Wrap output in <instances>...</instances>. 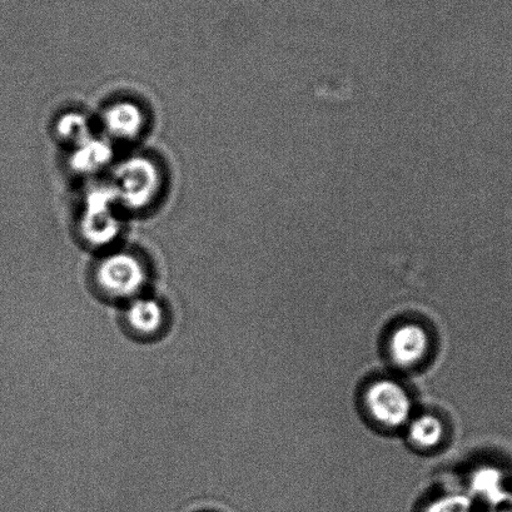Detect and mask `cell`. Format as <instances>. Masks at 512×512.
<instances>
[{
  "label": "cell",
  "mask_w": 512,
  "mask_h": 512,
  "mask_svg": "<svg viewBox=\"0 0 512 512\" xmlns=\"http://www.w3.org/2000/svg\"><path fill=\"white\" fill-rule=\"evenodd\" d=\"M366 405L374 419L387 427H401L410 421L411 397L394 380L374 382L366 392Z\"/></svg>",
  "instance_id": "6da1fadb"
},
{
  "label": "cell",
  "mask_w": 512,
  "mask_h": 512,
  "mask_svg": "<svg viewBox=\"0 0 512 512\" xmlns=\"http://www.w3.org/2000/svg\"><path fill=\"white\" fill-rule=\"evenodd\" d=\"M103 288L114 296L132 297L137 295L144 283V273L136 261L127 257L112 258L104 263L99 272Z\"/></svg>",
  "instance_id": "7a4b0ae2"
},
{
  "label": "cell",
  "mask_w": 512,
  "mask_h": 512,
  "mask_svg": "<svg viewBox=\"0 0 512 512\" xmlns=\"http://www.w3.org/2000/svg\"><path fill=\"white\" fill-rule=\"evenodd\" d=\"M128 321L134 330L146 333H154L161 328L163 323V310L156 300L139 298L134 300L128 308Z\"/></svg>",
  "instance_id": "277c9868"
},
{
  "label": "cell",
  "mask_w": 512,
  "mask_h": 512,
  "mask_svg": "<svg viewBox=\"0 0 512 512\" xmlns=\"http://www.w3.org/2000/svg\"><path fill=\"white\" fill-rule=\"evenodd\" d=\"M409 436L415 445L422 449H432L440 444L444 437V425L432 415H422L410 422Z\"/></svg>",
  "instance_id": "5b68a950"
},
{
  "label": "cell",
  "mask_w": 512,
  "mask_h": 512,
  "mask_svg": "<svg viewBox=\"0 0 512 512\" xmlns=\"http://www.w3.org/2000/svg\"><path fill=\"white\" fill-rule=\"evenodd\" d=\"M430 350V336L424 327L406 323L397 328L390 341V351L395 364L410 367L419 364Z\"/></svg>",
  "instance_id": "3957f363"
},
{
  "label": "cell",
  "mask_w": 512,
  "mask_h": 512,
  "mask_svg": "<svg viewBox=\"0 0 512 512\" xmlns=\"http://www.w3.org/2000/svg\"><path fill=\"white\" fill-rule=\"evenodd\" d=\"M471 482L472 489L487 499H496L501 494L502 476L499 470L485 467L476 472Z\"/></svg>",
  "instance_id": "8992f818"
},
{
  "label": "cell",
  "mask_w": 512,
  "mask_h": 512,
  "mask_svg": "<svg viewBox=\"0 0 512 512\" xmlns=\"http://www.w3.org/2000/svg\"><path fill=\"white\" fill-rule=\"evenodd\" d=\"M425 512H474L472 502L464 495H449L431 502Z\"/></svg>",
  "instance_id": "52a82bcc"
}]
</instances>
